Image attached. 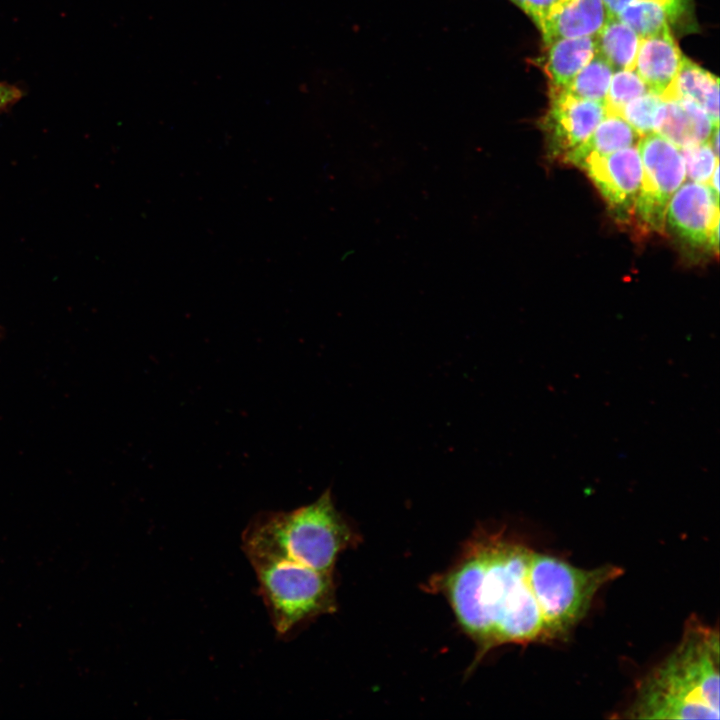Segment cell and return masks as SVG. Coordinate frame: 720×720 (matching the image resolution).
Instances as JSON below:
<instances>
[{
	"label": "cell",
	"instance_id": "obj_12",
	"mask_svg": "<svg viewBox=\"0 0 720 720\" xmlns=\"http://www.w3.org/2000/svg\"><path fill=\"white\" fill-rule=\"evenodd\" d=\"M596 52L595 36L560 38L547 43L540 65L548 79L549 93L565 90Z\"/></svg>",
	"mask_w": 720,
	"mask_h": 720
},
{
	"label": "cell",
	"instance_id": "obj_1",
	"mask_svg": "<svg viewBox=\"0 0 720 720\" xmlns=\"http://www.w3.org/2000/svg\"><path fill=\"white\" fill-rule=\"evenodd\" d=\"M531 551L502 534L481 535L443 579V591L459 623L483 653L501 644L546 640L528 582Z\"/></svg>",
	"mask_w": 720,
	"mask_h": 720
},
{
	"label": "cell",
	"instance_id": "obj_14",
	"mask_svg": "<svg viewBox=\"0 0 720 720\" xmlns=\"http://www.w3.org/2000/svg\"><path fill=\"white\" fill-rule=\"evenodd\" d=\"M642 136L619 114L606 113L591 136L564 163L577 164L587 155H608L634 146Z\"/></svg>",
	"mask_w": 720,
	"mask_h": 720
},
{
	"label": "cell",
	"instance_id": "obj_20",
	"mask_svg": "<svg viewBox=\"0 0 720 720\" xmlns=\"http://www.w3.org/2000/svg\"><path fill=\"white\" fill-rule=\"evenodd\" d=\"M679 151L683 157L688 177L698 183L709 184L715 168L718 166V156L713 151L709 140L682 147Z\"/></svg>",
	"mask_w": 720,
	"mask_h": 720
},
{
	"label": "cell",
	"instance_id": "obj_15",
	"mask_svg": "<svg viewBox=\"0 0 720 720\" xmlns=\"http://www.w3.org/2000/svg\"><path fill=\"white\" fill-rule=\"evenodd\" d=\"M675 99L686 98L700 106L719 124V79L684 56L674 87Z\"/></svg>",
	"mask_w": 720,
	"mask_h": 720
},
{
	"label": "cell",
	"instance_id": "obj_7",
	"mask_svg": "<svg viewBox=\"0 0 720 720\" xmlns=\"http://www.w3.org/2000/svg\"><path fill=\"white\" fill-rule=\"evenodd\" d=\"M598 188L616 218L630 222L642 180L638 147L631 146L608 155H587L578 164Z\"/></svg>",
	"mask_w": 720,
	"mask_h": 720
},
{
	"label": "cell",
	"instance_id": "obj_23",
	"mask_svg": "<svg viewBox=\"0 0 720 720\" xmlns=\"http://www.w3.org/2000/svg\"><path fill=\"white\" fill-rule=\"evenodd\" d=\"M22 96V90L16 85L0 82V112L6 111L16 104Z\"/></svg>",
	"mask_w": 720,
	"mask_h": 720
},
{
	"label": "cell",
	"instance_id": "obj_18",
	"mask_svg": "<svg viewBox=\"0 0 720 720\" xmlns=\"http://www.w3.org/2000/svg\"><path fill=\"white\" fill-rule=\"evenodd\" d=\"M616 17L641 37L671 28L675 24L670 12L653 0H634Z\"/></svg>",
	"mask_w": 720,
	"mask_h": 720
},
{
	"label": "cell",
	"instance_id": "obj_22",
	"mask_svg": "<svg viewBox=\"0 0 720 720\" xmlns=\"http://www.w3.org/2000/svg\"><path fill=\"white\" fill-rule=\"evenodd\" d=\"M522 9L536 24L539 31L562 9L574 0H510Z\"/></svg>",
	"mask_w": 720,
	"mask_h": 720
},
{
	"label": "cell",
	"instance_id": "obj_8",
	"mask_svg": "<svg viewBox=\"0 0 720 720\" xmlns=\"http://www.w3.org/2000/svg\"><path fill=\"white\" fill-rule=\"evenodd\" d=\"M542 120L548 155L564 162L593 133L606 115L603 102L581 99L564 91L550 92Z\"/></svg>",
	"mask_w": 720,
	"mask_h": 720
},
{
	"label": "cell",
	"instance_id": "obj_5",
	"mask_svg": "<svg viewBox=\"0 0 720 720\" xmlns=\"http://www.w3.org/2000/svg\"><path fill=\"white\" fill-rule=\"evenodd\" d=\"M261 595L277 634L335 609L331 573L269 557H250Z\"/></svg>",
	"mask_w": 720,
	"mask_h": 720
},
{
	"label": "cell",
	"instance_id": "obj_21",
	"mask_svg": "<svg viewBox=\"0 0 720 720\" xmlns=\"http://www.w3.org/2000/svg\"><path fill=\"white\" fill-rule=\"evenodd\" d=\"M661 98L653 92L636 97L620 110L623 117L641 136L654 132V122Z\"/></svg>",
	"mask_w": 720,
	"mask_h": 720
},
{
	"label": "cell",
	"instance_id": "obj_4",
	"mask_svg": "<svg viewBox=\"0 0 720 720\" xmlns=\"http://www.w3.org/2000/svg\"><path fill=\"white\" fill-rule=\"evenodd\" d=\"M622 573L613 565L581 569L531 551L528 582L542 614L546 640L567 634L585 616L598 590Z\"/></svg>",
	"mask_w": 720,
	"mask_h": 720
},
{
	"label": "cell",
	"instance_id": "obj_3",
	"mask_svg": "<svg viewBox=\"0 0 720 720\" xmlns=\"http://www.w3.org/2000/svg\"><path fill=\"white\" fill-rule=\"evenodd\" d=\"M353 538L326 490L298 509L256 514L242 533V549L247 558L285 559L331 573L338 554Z\"/></svg>",
	"mask_w": 720,
	"mask_h": 720
},
{
	"label": "cell",
	"instance_id": "obj_11",
	"mask_svg": "<svg viewBox=\"0 0 720 720\" xmlns=\"http://www.w3.org/2000/svg\"><path fill=\"white\" fill-rule=\"evenodd\" d=\"M716 127L700 106L686 98L662 101L654 122V132L678 148L708 141Z\"/></svg>",
	"mask_w": 720,
	"mask_h": 720
},
{
	"label": "cell",
	"instance_id": "obj_24",
	"mask_svg": "<svg viewBox=\"0 0 720 720\" xmlns=\"http://www.w3.org/2000/svg\"><path fill=\"white\" fill-rule=\"evenodd\" d=\"M708 185L719 195V165L715 168Z\"/></svg>",
	"mask_w": 720,
	"mask_h": 720
},
{
	"label": "cell",
	"instance_id": "obj_2",
	"mask_svg": "<svg viewBox=\"0 0 720 720\" xmlns=\"http://www.w3.org/2000/svg\"><path fill=\"white\" fill-rule=\"evenodd\" d=\"M636 719L719 718V634L692 617L678 646L639 683Z\"/></svg>",
	"mask_w": 720,
	"mask_h": 720
},
{
	"label": "cell",
	"instance_id": "obj_10",
	"mask_svg": "<svg viewBox=\"0 0 720 720\" xmlns=\"http://www.w3.org/2000/svg\"><path fill=\"white\" fill-rule=\"evenodd\" d=\"M684 55L671 28L641 38L634 70L662 101L675 99L674 87Z\"/></svg>",
	"mask_w": 720,
	"mask_h": 720
},
{
	"label": "cell",
	"instance_id": "obj_19",
	"mask_svg": "<svg viewBox=\"0 0 720 720\" xmlns=\"http://www.w3.org/2000/svg\"><path fill=\"white\" fill-rule=\"evenodd\" d=\"M648 91L647 85L634 69L614 70L604 102L607 113L619 114L629 101Z\"/></svg>",
	"mask_w": 720,
	"mask_h": 720
},
{
	"label": "cell",
	"instance_id": "obj_6",
	"mask_svg": "<svg viewBox=\"0 0 720 720\" xmlns=\"http://www.w3.org/2000/svg\"><path fill=\"white\" fill-rule=\"evenodd\" d=\"M642 180L634 216L648 231L662 232L669 201L685 179V165L679 148L652 132L638 142Z\"/></svg>",
	"mask_w": 720,
	"mask_h": 720
},
{
	"label": "cell",
	"instance_id": "obj_17",
	"mask_svg": "<svg viewBox=\"0 0 720 720\" xmlns=\"http://www.w3.org/2000/svg\"><path fill=\"white\" fill-rule=\"evenodd\" d=\"M614 68L597 52L564 92L581 99L605 102Z\"/></svg>",
	"mask_w": 720,
	"mask_h": 720
},
{
	"label": "cell",
	"instance_id": "obj_9",
	"mask_svg": "<svg viewBox=\"0 0 720 720\" xmlns=\"http://www.w3.org/2000/svg\"><path fill=\"white\" fill-rule=\"evenodd\" d=\"M719 195L708 184L687 182L672 195L667 211L668 226L694 248L718 252Z\"/></svg>",
	"mask_w": 720,
	"mask_h": 720
},
{
	"label": "cell",
	"instance_id": "obj_13",
	"mask_svg": "<svg viewBox=\"0 0 720 720\" xmlns=\"http://www.w3.org/2000/svg\"><path fill=\"white\" fill-rule=\"evenodd\" d=\"M610 17L603 0H574L540 32L545 44L560 38L595 36Z\"/></svg>",
	"mask_w": 720,
	"mask_h": 720
},
{
	"label": "cell",
	"instance_id": "obj_16",
	"mask_svg": "<svg viewBox=\"0 0 720 720\" xmlns=\"http://www.w3.org/2000/svg\"><path fill=\"white\" fill-rule=\"evenodd\" d=\"M641 36L617 17H610L595 35L596 50L613 68L634 69Z\"/></svg>",
	"mask_w": 720,
	"mask_h": 720
}]
</instances>
